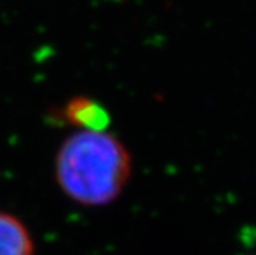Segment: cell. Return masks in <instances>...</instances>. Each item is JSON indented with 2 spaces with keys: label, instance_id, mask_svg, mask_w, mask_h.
<instances>
[{
  "label": "cell",
  "instance_id": "obj_1",
  "mask_svg": "<svg viewBox=\"0 0 256 255\" xmlns=\"http://www.w3.org/2000/svg\"><path fill=\"white\" fill-rule=\"evenodd\" d=\"M132 172L126 146L106 131H77L56 155V180L66 197L83 206L117 198Z\"/></svg>",
  "mask_w": 256,
  "mask_h": 255
},
{
  "label": "cell",
  "instance_id": "obj_2",
  "mask_svg": "<svg viewBox=\"0 0 256 255\" xmlns=\"http://www.w3.org/2000/svg\"><path fill=\"white\" fill-rule=\"evenodd\" d=\"M63 119L78 131H104L109 120L106 109L88 97L69 100L63 108Z\"/></svg>",
  "mask_w": 256,
  "mask_h": 255
},
{
  "label": "cell",
  "instance_id": "obj_3",
  "mask_svg": "<svg viewBox=\"0 0 256 255\" xmlns=\"http://www.w3.org/2000/svg\"><path fill=\"white\" fill-rule=\"evenodd\" d=\"M0 255H34V240L28 227L4 211H0Z\"/></svg>",
  "mask_w": 256,
  "mask_h": 255
}]
</instances>
